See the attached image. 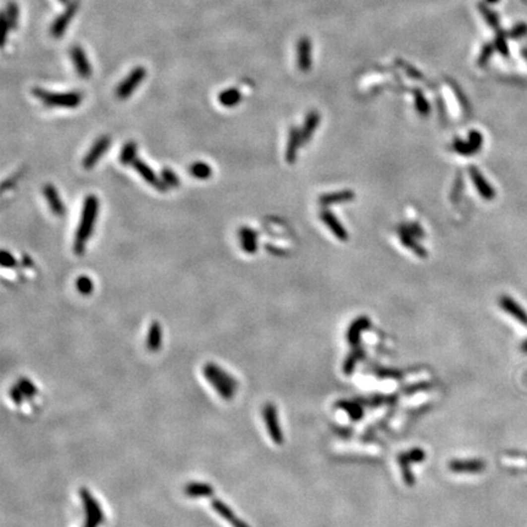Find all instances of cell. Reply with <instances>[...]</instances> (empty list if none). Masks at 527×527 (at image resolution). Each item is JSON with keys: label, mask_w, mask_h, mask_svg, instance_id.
Masks as SVG:
<instances>
[{"label": "cell", "mask_w": 527, "mask_h": 527, "mask_svg": "<svg viewBox=\"0 0 527 527\" xmlns=\"http://www.w3.org/2000/svg\"><path fill=\"white\" fill-rule=\"evenodd\" d=\"M492 54V48L491 47H486L484 49L482 50V53H481L480 58H478V64H480L481 66L484 65V64L488 61V58L491 57Z\"/></svg>", "instance_id": "7bdbcfd3"}, {"label": "cell", "mask_w": 527, "mask_h": 527, "mask_svg": "<svg viewBox=\"0 0 527 527\" xmlns=\"http://www.w3.org/2000/svg\"><path fill=\"white\" fill-rule=\"evenodd\" d=\"M132 166H133V169H134L135 171L139 174L140 177H142L146 183H149L151 187H154L155 190H158L160 192H165L169 190V188L166 187V185L162 182L161 177L156 176L155 172L150 169V166H149L148 164H145L143 160H140V159H135V160L133 161Z\"/></svg>", "instance_id": "ba28073f"}, {"label": "cell", "mask_w": 527, "mask_h": 527, "mask_svg": "<svg viewBox=\"0 0 527 527\" xmlns=\"http://www.w3.org/2000/svg\"><path fill=\"white\" fill-rule=\"evenodd\" d=\"M426 458V453L424 449L421 448H414L410 449L408 452H404V453L398 455V459L405 460L409 464H414V462H422Z\"/></svg>", "instance_id": "d6a6232c"}, {"label": "cell", "mask_w": 527, "mask_h": 527, "mask_svg": "<svg viewBox=\"0 0 527 527\" xmlns=\"http://www.w3.org/2000/svg\"><path fill=\"white\" fill-rule=\"evenodd\" d=\"M371 326V321L367 316H359L348 327L347 340L351 347H356L360 343V337L365 329Z\"/></svg>", "instance_id": "4fadbf2b"}, {"label": "cell", "mask_w": 527, "mask_h": 527, "mask_svg": "<svg viewBox=\"0 0 527 527\" xmlns=\"http://www.w3.org/2000/svg\"><path fill=\"white\" fill-rule=\"evenodd\" d=\"M111 144V138L109 135H102V137L98 138L94 142V144L92 145V148L89 149V151L84 155L82 165L86 170H92L95 165L98 164V161L102 159L104 154L108 151V149L110 148Z\"/></svg>", "instance_id": "5b68a950"}, {"label": "cell", "mask_w": 527, "mask_h": 527, "mask_svg": "<svg viewBox=\"0 0 527 527\" xmlns=\"http://www.w3.org/2000/svg\"><path fill=\"white\" fill-rule=\"evenodd\" d=\"M32 93L37 99L41 100L44 105L49 106V108L55 106V108L73 109L77 108L83 99V95L79 92H48L43 88L34 87L32 89Z\"/></svg>", "instance_id": "7a4b0ae2"}, {"label": "cell", "mask_w": 527, "mask_h": 527, "mask_svg": "<svg viewBox=\"0 0 527 527\" xmlns=\"http://www.w3.org/2000/svg\"><path fill=\"white\" fill-rule=\"evenodd\" d=\"M499 304L503 310L507 311L509 315H512L513 318L516 319L520 324L527 326V313L513 299V298L508 297V295H503L499 300Z\"/></svg>", "instance_id": "2e32d148"}, {"label": "cell", "mask_w": 527, "mask_h": 527, "mask_svg": "<svg viewBox=\"0 0 527 527\" xmlns=\"http://www.w3.org/2000/svg\"><path fill=\"white\" fill-rule=\"evenodd\" d=\"M398 464L400 465V471L401 476H403L404 483L408 484V486H412V484L415 483V477L411 468H410V465L411 464H409V462H406L405 460L403 459H398Z\"/></svg>", "instance_id": "8d00e7d4"}, {"label": "cell", "mask_w": 527, "mask_h": 527, "mask_svg": "<svg viewBox=\"0 0 527 527\" xmlns=\"http://www.w3.org/2000/svg\"><path fill=\"white\" fill-rule=\"evenodd\" d=\"M302 143V133H300L299 130L293 127L291 132H289L288 143H287L286 149V160L288 164H293V162L295 161V159H297V151Z\"/></svg>", "instance_id": "44dd1931"}, {"label": "cell", "mask_w": 527, "mask_h": 527, "mask_svg": "<svg viewBox=\"0 0 527 527\" xmlns=\"http://www.w3.org/2000/svg\"><path fill=\"white\" fill-rule=\"evenodd\" d=\"M398 234H399V238H400L401 243L404 244V246L406 247V248L411 249L412 252L415 253V254L417 255V257L420 258H426L427 257V253H426V250L422 248L420 244L416 243V241H415V237L412 236L411 233H410V231L408 230V227H406V225L404 223V225L399 226L398 228Z\"/></svg>", "instance_id": "d6986e66"}, {"label": "cell", "mask_w": 527, "mask_h": 527, "mask_svg": "<svg viewBox=\"0 0 527 527\" xmlns=\"http://www.w3.org/2000/svg\"><path fill=\"white\" fill-rule=\"evenodd\" d=\"M17 20H18V6L16 5V2H9L5 7L4 12L1 16V25H2V45L5 44L6 41L7 33H9L11 29H14L17 26Z\"/></svg>", "instance_id": "5bb4252c"}, {"label": "cell", "mask_w": 527, "mask_h": 527, "mask_svg": "<svg viewBox=\"0 0 527 527\" xmlns=\"http://www.w3.org/2000/svg\"><path fill=\"white\" fill-rule=\"evenodd\" d=\"M43 194L44 198L47 200L48 205H49L50 210H52L53 214L58 217H64L66 214V207L64 201L61 200L60 194L57 191V188L52 185V183H47L43 188Z\"/></svg>", "instance_id": "30bf717a"}, {"label": "cell", "mask_w": 527, "mask_h": 527, "mask_svg": "<svg viewBox=\"0 0 527 527\" xmlns=\"http://www.w3.org/2000/svg\"><path fill=\"white\" fill-rule=\"evenodd\" d=\"M10 396H11V399L14 400L15 404H21L23 400V396H25V395L22 393V391L18 388V386L16 385L14 386V387L10 390Z\"/></svg>", "instance_id": "60d3db41"}, {"label": "cell", "mask_w": 527, "mask_h": 527, "mask_svg": "<svg viewBox=\"0 0 527 527\" xmlns=\"http://www.w3.org/2000/svg\"><path fill=\"white\" fill-rule=\"evenodd\" d=\"M60 2H63V4H68V2L71 1V0H59Z\"/></svg>", "instance_id": "f6af8a7d"}, {"label": "cell", "mask_w": 527, "mask_h": 527, "mask_svg": "<svg viewBox=\"0 0 527 527\" xmlns=\"http://www.w3.org/2000/svg\"><path fill=\"white\" fill-rule=\"evenodd\" d=\"M354 199V193L351 191H338L333 192V193H327L320 198V204L324 206H329V205L337 204V203H345V201H350Z\"/></svg>", "instance_id": "603a6c76"}, {"label": "cell", "mask_w": 527, "mask_h": 527, "mask_svg": "<svg viewBox=\"0 0 527 527\" xmlns=\"http://www.w3.org/2000/svg\"><path fill=\"white\" fill-rule=\"evenodd\" d=\"M448 466L449 470L457 473H478L482 472L484 468H486V464L480 459H454L452 460V461H449Z\"/></svg>", "instance_id": "8fae6325"}, {"label": "cell", "mask_w": 527, "mask_h": 527, "mask_svg": "<svg viewBox=\"0 0 527 527\" xmlns=\"http://www.w3.org/2000/svg\"><path fill=\"white\" fill-rule=\"evenodd\" d=\"M468 174L471 176V180H472L476 190L478 191V193L481 194V197H482L483 199H486V200H493V199L496 198V192L492 188V186L487 182L486 178L483 177V175L481 174V171L477 167L471 166L470 169H468Z\"/></svg>", "instance_id": "7c38bea8"}, {"label": "cell", "mask_w": 527, "mask_h": 527, "mask_svg": "<svg viewBox=\"0 0 527 527\" xmlns=\"http://www.w3.org/2000/svg\"><path fill=\"white\" fill-rule=\"evenodd\" d=\"M487 1H489V2H496L497 0H487Z\"/></svg>", "instance_id": "bcb514c9"}, {"label": "cell", "mask_w": 527, "mask_h": 527, "mask_svg": "<svg viewBox=\"0 0 527 527\" xmlns=\"http://www.w3.org/2000/svg\"><path fill=\"white\" fill-rule=\"evenodd\" d=\"M319 122H320V115L316 111H311L307 116V119H305L304 126H303V130L300 131L303 143H307L310 139L313 133L315 132L316 127L319 126Z\"/></svg>", "instance_id": "f1b7e54d"}, {"label": "cell", "mask_w": 527, "mask_h": 527, "mask_svg": "<svg viewBox=\"0 0 527 527\" xmlns=\"http://www.w3.org/2000/svg\"><path fill=\"white\" fill-rule=\"evenodd\" d=\"M98 212H99V199L94 194H89L84 199L81 219H79L78 227H77L76 234H74L73 252L76 255H82L84 253L87 242L89 241L93 230H94Z\"/></svg>", "instance_id": "6da1fadb"}, {"label": "cell", "mask_w": 527, "mask_h": 527, "mask_svg": "<svg viewBox=\"0 0 527 527\" xmlns=\"http://www.w3.org/2000/svg\"><path fill=\"white\" fill-rule=\"evenodd\" d=\"M239 242L242 249L248 254H253L258 249V234L249 227H242L239 230Z\"/></svg>", "instance_id": "ffe728a7"}, {"label": "cell", "mask_w": 527, "mask_h": 527, "mask_svg": "<svg viewBox=\"0 0 527 527\" xmlns=\"http://www.w3.org/2000/svg\"><path fill=\"white\" fill-rule=\"evenodd\" d=\"M482 134H481L478 131H471L470 134H468V145H470L471 150H472V153H477L478 150L481 149V145H482Z\"/></svg>", "instance_id": "f35d334b"}, {"label": "cell", "mask_w": 527, "mask_h": 527, "mask_svg": "<svg viewBox=\"0 0 527 527\" xmlns=\"http://www.w3.org/2000/svg\"><path fill=\"white\" fill-rule=\"evenodd\" d=\"M263 416L265 420L266 427H267V432L270 435L271 439L275 444H282L284 442L283 433H282L281 427L278 424V416H277V409L273 405L272 403L265 404V406L263 408Z\"/></svg>", "instance_id": "277c9868"}, {"label": "cell", "mask_w": 527, "mask_h": 527, "mask_svg": "<svg viewBox=\"0 0 527 527\" xmlns=\"http://www.w3.org/2000/svg\"><path fill=\"white\" fill-rule=\"evenodd\" d=\"M203 375L205 376V379L207 380V382H209L210 385H211L212 387H214L215 390H216V392L219 393V395L222 396L223 399H231L234 395V393H236V390H233V388H231L230 386H227L226 383H223L222 381H220L219 379H216V377H215L212 374H210L209 371H206V370H203Z\"/></svg>", "instance_id": "cb8c5ba5"}, {"label": "cell", "mask_w": 527, "mask_h": 527, "mask_svg": "<svg viewBox=\"0 0 527 527\" xmlns=\"http://www.w3.org/2000/svg\"><path fill=\"white\" fill-rule=\"evenodd\" d=\"M191 175L197 180H207L211 177L212 169L209 164L204 161H196L191 165L190 167Z\"/></svg>", "instance_id": "4dcf8cb0"}, {"label": "cell", "mask_w": 527, "mask_h": 527, "mask_svg": "<svg viewBox=\"0 0 527 527\" xmlns=\"http://www.w3.org/2000/svg\"><path fill=\"white\" fill-rule=\"evenodd\" d=\"M93 288H94V284L88 276H79L76 279V289L82 295H89L93 292Z\"/></svg>", "instance_id": "836d02e7"}, {"label": "cell", "mask_w": 527, "mask_h": 527, "mask_svg": "<svg viewBox=\"0 0 527 527\" xmlns=\"http://www.w3.org/2000/svg\"><path fill=\"white\" fill-rule=\"evenodd\" d=\"M162 329L158 321H153L149 327L148 338H146V348L150 351H158L161 347Z\"/></svg>", "instance_id": "7402d4cb"}, {"label": "cell", "mask_w": 527, "mask_h": 527, "mask_svg": "<svg viewBox=\"0 0 527 527\" xmlns=\"http://www.w3.org/2000/svg\"><path fill=\"white\" fill-rule=\"evenodd\" d=\"M242 100V94L237 88H230V89L222 90L219 94V102L222 106L226 108H232V106L238 105Z\"/></svg>", "instance_id": "f546056e"}, {"label": "cell", "mask_w": 527, "mask_h": 527, "mask_svg": "<svg viewBox=\"0 0 527 527\" xmlns=\"http://www.w3.org/2000/svg\"><path fill=\"white\" fill-rule=\"evenodd\" d=\"M338 409H342L349 415V417L354 421H358L364 416V409L359 403L353 400H338L336 403Z\"/></svg>", "instance_id": "4316f807"}, {"label": "cell", "mask_w": 527, "mask_h": 527, "mask_svg": "<svg viewBox=\"0 0 527 527\" xmlns=\"http://www.w3.org/2000/svg\"><path fill=\"white\" fill-rule=\"evenodd\" d=\"M161 180L162 182L166 185L167 188H176L180 186V178H178V176L176 175L171 169H169V167L162 169Z\"/></svg>", "instance_id": "e575fe53"}, {"label": "cell", "mask_w": 527, "mask_h": 527, "mask_svg": "<svg viewBox=\"0 0 527 527\" xmlns=\"http://www.w3.org/2000/svg\"><path fill=\"white\" fill-rule=\"evenodd\" d=\"M414 97H415V106H416L417 113L421 114V115H424V116H427L428 113H430V105H428V102L426 100V98L424 97V94H422V92H420V90H415Z\"/></svg>", "instance_id": "d590c367"}, {"label": "cell", "mask_w": 527, "mask_h": 527, "mask_svg": "<svg viewBox=\"0 0 527 527\" xmlns=\"http://www.w3.org/2000/svg\"><path fill=\"white\" fill-rule=\"evenodd\" d=\"M320 217H321V220L325 222V225H326L327 227L332 231V233H333L338 239H340V241H347L348 239L347 230L343 227L342 223L338 221L337 217L334 216L331 211H329V210H324V211L320 212Z\"/></svg>", "instance_id": "e0dca14e"}, {"label": "cell", "mask_w": 527, "mask_h": 527, "mask_svg": "<svg viewBox=\"0 0 527 527\" xmlns=\"http://www.w3.org/2000/svg\"><path fill=\"white\" fill-rule=\"evenodd\" d=\"M0 263H1L2 267H7V268L16 267V265H17V263H16V259H15L14 257H12L11 253L6 252V250H2V252H1V258H0Z\"/></svg>", "instance_id": "ab89813d"}, {"label": "cell", "mask_w": 527, "mask_h": 527, "mask_svg": "<svg viewBox=\"0 0 527 527\" xmlns=\"http://www.w3.org/2000/svg\"><path fill=\"white\" fill-rule=\"evenodd\" d=\"M70 55L71 59H72L74 68H76V72L82 78H89L90 74H92V65H90L89 60L87 59L86 53L82 49V47L73 45L70 50Z\"/></svg>", "instance_id": "9c48e42d"}, {"label": "cell", "mask_w": 527, "mask_h": 527, "mask_svg": "<svg viewBox=\"0 0 527 527\" xmlns=\"http://www.w3.org/2000/svg\"><path fill=\"white\" fill-rule=\"evenodd\" d=\"M145 76L146 71L143 66H137V67L133 68L131 72L129 73V76L125 77L124 81L116 87V97L119 98L120 100L129 99L132 93L137 89V87L142 83L143 79L145 78Z\"/></svg>", "instance_id": "3957f363"}, {"label": "cell", "mask_w": 527, "mask_h": 527, "mask_svg": "<svg viewBox=\"0 0 527 527\" xmlns=\"http://www.w3.org/2000/svg\"><path fill=\"white\" fill-rule=\"evenodd\" d=\"M17 386H18V388H20V390L22 391V393L25 395V396H27V398H33V396L37 395V387H36V386H34L33 383H32L29 380L25 379V377H22V379L18 380Z\"/></svg>", "instance_id": "74e56055"}, {"label": "cell", "mask_w": 527, "mask_h": 527, "mask_svg": "<svg viewBox=\"0 0 527 527\" xmlns=\"http://www.w3.org/2000/svg\"><path fill=\"white\" fill-rule=\"evenodd\" d=\"M364 356H365V351H364L363 348H360L359 345L354 347L353 351L345 358L344 364H343V372H344V375L349 376V375L353 374L358 361L364 359Z\"/></svg>", "instance_id": "83f0119b"}, {"label": "cell", "mask_w": 527, "mask_h": 527, "mask_svg": "<svg viewBox=\"0 0 527 527\" xmlns=\"http://www.w3.org/2000/svg\"><path fill=\"white\" fill-rule=\"evenodd\" d=\"M405 225L410 231V233L414 237H417V238H422V237H424V231L421 230V227H420L419 225H416V223H405Z\"/></svg>", "instance_id": "b9f144b4"}, {"label": "cell", "mask_w": 527, "mask_h": 527, "mask_svg": "<svg viewBox=\"0 0 527 527\" xmlns=\"http://www.w3.org/2000/svg\"><path fill=\"white\" fill-rule=\"evenodd\" d=\"M185 493L188 497H211L214 494V488L209 483L191 482L185 487Z\"/></svg>", "instance_id": "d4e9b609"}, {"label": "cell", "mask_w": 527, "mask_h": 527, "mask_svg": "<svg viewBox=\"0 0 527 527\" xmlns=\"http://www.w3.org/2000/svg\"><path fill=\"white\" fill-rule=\"evenodd\" d=\"M79 494H81L82 502H83L84 510H86V521L87 523L93 524V525L99 526L104 521V514L102 509H100V505L98 504V502L94 499V497L90 494V492L88 491L87 488H84V487L81 488Z\"/></svg>", "instance_id": "52a82bcc"}, {"label": "cell", "mask_w": 527, "mask_h": 527, "mask_svg": "<svg viewBox=\"0 0 527 527\" xmlns=\"http://www.w3.org/2000/svg\"><path fill=\"white\" fill-rule=\"evenodd\" d=\"M203 370H206V371H209L210 374L214 375V376L216 377V379H219L220 381H222L223 383H226L227 386H230V387L233 388V390H237V387H238V382H237V380L233 379V377L231 376L230 374H227L226 371H223V370L221 369L220 366H217L216 364L207 363L206 365L203 367Z\"/></svg>", "instance_id": "484cf974"}, {"label": "cell", "mask_w": 527, "mask_h": 527, "mask_svg": "<svg viewBox=\"0 0 527 527\" xmlns=\"http://www.w3.org/2000/svg\"><path fill=\"white\" fill-rule=\"evenodd\" d=\"M78 6L79 0H71L67 4V7L65 9V11L55 18L54 22L52 23V27H50V34H52L54 38H60V37L65 33L66 28L70 25L71 20H72L73 16L76 15Z\"/></svg>", "instance_id": "8992f818"}, {"label": "cell", "mask_w": 527, "mask_h": 527, "mask_svg": "<svg viewBox=\"0 0 527 527\" xmlns=\"http://www.w3.org/2000/svg\"><path fill=\"white\" fill-rule=\"evenodd\" d=\"M521 349L525 351V353H527V340H525V342L523 343V345H521Z\"/></svg>", "instance_id": "ee69618b"}, {"label": "cell", "mask_w": 527, "mask_h": 527, "mask_svg": "<svg viewBox=\"0 0 527 527\" xmlns=\"http://www.w3.org/2000/svg\"><path fill=\"white\" fill-rule=\"evenodd\" d=\"M211 507L220 516H222L226 521H228L232 527H249L248 524L242 521L241 519L231 510V508L223 502H221L220 499H212Z\"/></svg>", "instance_id": "9a60e30c"}, {"label": "cell", "mask_w": 527, "mask_h": 527, "mask_svg": "<svg viewBox=\"0 0 527 527\" xmlns=\"http://www.w3.org/2000/svg\"><path fill=\"white\" fill-rule=\"evenodd\" d=\"M298 65L303 72H308L311 67V43L308 37L300 38L298 43Z\"/></svg>", "instance_id": "ac0fdd59"}, {"label": "cell", "mask_w": 527, "mask_h": 527, "mask_svg": "<svg viewBox=\"0 0 527 527\" xmlns=\"http://www.w3.org/2000/svg\"><path fill=\"white\" fill-rule=\"evenodd\" d=\"M135 159H137V144L131 140V142H127L122 148L121 153H120V162L122 165H130L133 164Z\"/></svg>", "instance_id": "1f68e13d"}]
</instances>
